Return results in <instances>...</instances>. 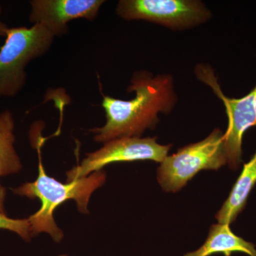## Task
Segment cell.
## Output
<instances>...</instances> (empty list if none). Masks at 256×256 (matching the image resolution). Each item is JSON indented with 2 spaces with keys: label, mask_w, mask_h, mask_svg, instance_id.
Masks as SVG:
<instances>
[{
  "label": "cell",
  "mask_w": 256,
  "mask_h": 256,
  "mask_svg": "<svg viewBox=\"0 0 256 256\" xmlns=\"http://www.w3.org/2000/svg\"><path fill=\"white\" fill-rule=\"evenodd\" d=\"M60 256H67V255H60Z\"/></svg>",
  "instance_id": "15"
},
{
  "label": "cell",
  "mask_w": 256,
  "mask_h": 256,
  "mask_svg": "<svg viewBox=\"0 0 256 256\" xmlns=\"http://www.w3.org/2000/svg\"><path fill=\"white\" fill-rule=\"evenodd\" d=\"M2 8L0 4V37H5L10 28L2 20Z\"/></svg>",
  "instance_id": "14"
},
{
  "label": "cell",
  "mask_w": 256,
  "mask_h": 256,
  "mask_svg": "<svg viewBox=\"0 0 256 256\" xmlns=\"http://www.w3.org/2000/svg\"><path fill=\"white\" fill-rule=\"evenodd\" d=\"M234 252L256 256V248L254 244L234 234L229 224H218L210 226L208 238L200 248L184 256H210L216 254L230 256Z\"/></svg>",
  "instance_id": "9"
},
{
  "label": "cell",
  "mask_w": 256,
  "mask_h": 256,
  "mask_svg": "<svg viewBox=\"0 0 256 256\" xmlns=\"http://www.w3.org/2000/svg\"><path fill=\"white\" fill-rule=\"evenodd\" d=\"M128 92H136L134 98L124 100L102 95L106 121L102 127L90 130L96 142L141 138L146 130L156 128L160 112L169 114L178 102L173 78L168 74L154 76L146 70L134 72Z\"/></svg>",
  "instance_id": "1"
},
{
  "label": "cell",
  "mask_w": 256,
  "mask_h": 256,
  "mask_svg": "<svg viewBox=\"0 0 256 256\" xmlns=\"http://www.w3.org/2000/svg\"><path fill=\"white\" fill-rule=\"evenodd\" d=\"M194 73L198 80L206 84L224 102L228 117V128L224 133V146L227 164L236 170L242 160V141L249 128L256 126V86L240 98H230L224 95L213 69L206 65L197 66Z\"/></svg>",
  "instance_id": "6"
},
{
  "label": "cell",
  "mask_w": 256,
  "mask_h": 256,
  "mask_svg": "<svg viewBox=\"0 0 256 256\" xmlns=\"http://www.w3.org/2000/svg\"><path fill=\"white\" fill-rule=\"evenodd\" d=\"M256 184V152L244 164L240 176L216 218L218 224H232L246 205L248 198Z\"/></svg>",
  "instance_id": "10"
},
{
  "label": "cell",
  "mask_w": 256,
  "mask_h": 256,
  "mask_svg": "<svg viewBox=\"0 0 256 256\" xmlns=\"http://www.w3.org/2000/svg\"><path fill=\"white\" fill-rule=\"evenodd\" d=\"M104 0H32L28 20L60 36L68 33V23L78 18L92 21L97 18Z\"/></svg>",
  "instance_id": "8"
},
{
  "label": "cell",
  "mask_w": 256,
  "mask_h": 256,
  "mask_svg": "<svg viewBox=\"0 0 256 256\" xmlns=\"http://www.w3.org/2000/svg\"><path fill=\"white\" fill-rule=\"evenodd\" d=\"M6 190L4 186L0 183V213L6 214L4 208L5 198H6Z\"/></svg>",
  "instance_id": "13"
},
{
  "label": "cell",
  "mask_w": 256,
  "mask_h": 256,
  "mask_svg": "<svg viewBox=\"0 0 256 256\" xmlns=\"http://www.w3.org/2000/svg\"><path fill=\"white\" fill-rule=\"evenodd\" d=\"M158 180L166 192L180 191L202 170H217L227 164L224 133L218 128L208 137L178 150L160 163Z\"/></svg>",
  "instance_id": "4"
},
{
  "label": "cell",
  "mask_w": 256,
  "mask_h": 256,
  "mask_svg": "<svg viewBox=\"0 0 256 256\" xmlns=\"http://www.w3.org/2000/svg\"><path fill=\"white\" fill-rule=\"evenodd\" d=\"M41 144H37L38 154V176L34 181L28 182L12 188L13 193L20 196L41 202V207L28 217L32 237L38 234H48L55 242L63 240L64 234L57 225L54 217V212L60 205L68 200H74L77 208L80 213H88V206L92 194L106 182V175L104 172H96L86 178L75 181L62 183L58 180L48 176L42 164Z\"/></svg>",
  "instance_id": "2"
},
{
  "label": "cell",
  "mask_w": 256,
  "mask_h": 256,
  "mask_svg": "<svg viewBox=\"0 0 256 256\" xmlns=\"http://www.w3.org/2000/svg\"><path fill=\"white\" fill-rule=\"evenodd\" d=\"M54 38L41 24L9 28L0 47V98L14 97L22 90L28 64L44 55Z\"/></svg>",
  "instance_id": "3"
},
{
  "label": "cell",
  "mask_w": 256,
  "mask_h": 256,
  "mask_svg": "<svg viewBox=\"0 0 256 256\" xmlns=\"http://www.w3.org/2000/svg\"><path fill=\"white\" fill-rule=\"evenodd\" d=\"M116 12L128 21L144 20L174 30L194 28L212 18L198 0H120Z\"/></svg>",
  "instance_id": "5"
},
{
  "label": "cell",
  "mask_w": 256,
  "mask_h": 256,
  "mask_svg": "<svg viewBox=\"0 0 256 256\" xmlns=\"http://www.w3.org/2000/svg\"><path fill=\"white\" fill-rule=\"evenodd\" d=\"M14 120L10 110L0 114V178L18 174L22 163L14 148Z\"/></svg>",
  "instance_id": "11"
},
{
  "label": "cell",
  "mask_w": 256,
  "mask_h": 256,
  "mask_svg": "<svg viewBox=\"0 0 256 256\" xmlns=\"http://www.w3.org/2000/svg\"><path fill=\"white\" fill-rule=\"evenodd\" d=\"M0 229L14 232L26 242H30L32 238L28 218L15 220L10 218L4 214L0 213Z\"/></svg>",
  "instance_id": "12"
},
{
  "label": "cell",
  "mask_w": 256,
  "mask_h": 256,
  "mask_svg": "<svg viewBox=\"0 0 256 256\" xmlns=\"http://www.w3.org/2000/svg\"><path fill=\"white\" fill-rule=\"evenodd\" d=\"M171 148V144H159L156 138L126 137L112 140L104 143L98 150L86 153L80 164L67 172V182L86 178L112 163L139 160L161 163L168 156Z\"/></svg>",
  "instance_id": "7"
}]
</instances>
